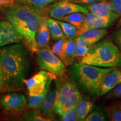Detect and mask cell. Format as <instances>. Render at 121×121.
I'll return each instance as SVG.
<instances>
[{
	"instance_id": "cell-8",
	"label": "cell",
	"mask_w": 121,
	"mask_h": 121,
	"mask_svg": "<svg viewBox=\"0 0 121 121\" xmlns=\"http://www.w3.org/2000/svg\"><path fill=\"white\" fill-rule=\"evenodd\" d=\"M53 74L42 70L38 72L31 78L25 79L24 82L28 87L29 96H35L43 93L45 89L48 81L51 78H56Z\"/></svg>"
},
{
	"instance_id": "cell-27",
	"label": "cell",
	"mask_w": 121,
	"mask_h": 121,
	"mask_svg": "<svg viewBox=\"0 0 121 121\" xmlns=\"http://www.w3.org/2000/svg\"><path fill=\"white\" fill-rule=\"evenodd\" d=\"M66 38L59 39L52 48V51L57 56L60 60H62L63 59V51H64V45Z\"/></svg>"
},
{
	"instance_id": "cell-7",
	"label": "cell",
	"mask_w": 121,
	"mask_h": 121,
	"mask_svg": "<svg viewBox=\"0 0 121 121\" xmlns=\"http://www.w3.org/2000/svg\"><path fill=\"white\" fill-rule=\"evenodd\" d=\"M78 12L87 13L90 11L85 6L67 0H60L54 3L48 9L50 16L57 20H60L66 15Z\"/></svg>"
},
{
	"instance_id": "cell-10",
	"label": "cell",
	"mask_w": 121,
	"mask_h": 121,
	"mask_svg": "<svg viewBox=\"0 0 121 121\" xmlns=\"http://www.w3.org/2000/svg\"><path fill=\"white\" fill-rule=\"evenodd\" d=\"M117 19L109 17H100L94 13H86L84 23L78 30V36L88 28H107L111 26Z\"/></svg>"
},
{
	"instance_id": "cell-4",
	"label": "cell",
	"mask_w": 121,
	"mask_h": 121,
	"mask_svg": "<svg viewBox=\"0 0 121 121\" xmlns=\"http://www.w3.org/2000/svg\"><path fill=\"white\" fill-rule=\"evenodd\" d=\"M114 68L100 67L85 63L76 62L71 70L72 75L85 93L100 96V90L104 78Z\"/></svg>"
},
{
	"instance_id": "cell-38",
	"label": "cell",
	"mask_w": 121,
	"mask_h": 121,
	"mask_svg": "<svg viewBox=\"0 0 121 121\" xmlns=\"http://www.w3.org/2000/svg\"><path fill=\"white\" fill-rule=\"evenodd\" d=\"M109 1V0H102V1Z\"/></svg>"
},
{
	"instance_id": "cell-12",
	"label": "cell",
	"mask_w": 121,
	"mask_h": 121,
	"mask_svg": "<svg viewBox=\"0 0 121 121\" xmlns=\"http://www.w3.org/2000/svg\"><path fill=\"white\" fill-rule=\"evenodd\" d=\"M57 96V88L48 90L43 103L39 109L44 117L50 121L56 113V104Z\"/></svg>"
},
{
	"instance_id": "cell-35",
	"label": "cell",
	"mask_w": 121,
	"mask_h": 121,
	"mask_svg": "<svg viewBox=\"0 0 121 121\" xmlns=\"http://www.w3.org/2000/svg\"><path fill=\"white\" fill-rule=\"evenodd\" d=\"M4 86H6L5 78L4 73L0 70V91L4 88Z\"/></svg>"
},
{
	"instance_id": "cell-22",
	"label": "cell",
	"mask_w": 121,
	"mask_h": 121,
	"mask_svg": "<svg viewBox=\"0 0 121 121\" xmlns=\"http://www.w3.org/2000/svg\"><path fill=\"white\" fill-rule=\"evenodd\" d=\"M47 22L50 34L53 40L57 41L59 39L66 38L61 27L57 20L51 18H48Z\"/></svg>"
},
{
	"instance_id": "cell-5",
	"label": "cell",
	"mask_w": 121,
	"mask_h": 121,
	"mask_svg": "<svg viewBox=\"0 0 121 121\" xmlns=\"http://www.w3.org/2000/svg\"><path fill=\"white\" fill-rule=\"evenodd\" d=\"M57 88L56 112L60 116L66 110L75 107L82 97L78 89L72 82L63 81L57 83Z\"/></svg>"
},
{
	"instance_id": "cell-1",
	"label": "cell",
	"mask_w": 121,
	"mask_h": 121,
	"mask_svg": "<svg viewBox=\"0 0 121 121\" xmlns=\"http://www.w3.org/2000/svg\"><path fill=\"white\" fill-rule=\"evenodd\" d=\"M6 19L22 37V42L30 52L39 50L37 33L44 15L40 10L26 4H15L8 7H0Z\"/></svg>"
},
{
	"instance_id": "cell-20",
	"label": "cell",
	"mask_w": 121,
	"mask_h": 121,
	"mask_svg": "<svg viewBox=\"0 0 121 121\" xmlns=\"http://www.w3.org/2000/svg\"><path fill=\"white\" fill-rule=\"evenodd\" d=\"M108 120L121 121V102H115L104 107Z\"/></svg>"
},
{
	"instance_id": "cell-23",
	"label": "cell",
	"mask_w": 121,
	"mask_h": 121,
	"mask_svg": "<svg viewBox=\"0 0 121 121\" xmlns=\"http://www.w3.org/2000/svg\"><path fill=\"white\" fill-rule=\"evenodd\" d=\"M76 49V57L82 58L87 53L91 47L87 45L85 39L80 36H78L75 39Z\"/></svg>"
},
{
	"instance_id": "cell-16",
	"label": "cell",
	"mask_w": 121,
	"mask_h": 121,
	"mask_svg": "<svg viewBox=\"0 0 121 121\" xmlns=\"http://www.w3.org/2000/svg\"><path fill=\"white\" fill-rule=\"evenodd\" d=\"M48 17L44 16L38 30L36 39L39 48H47L49 46L50 42V31L48 25Z\"/></svg>"
},
{
	"instance_id": "cell-25",
	"label": "cell",
	"mask_w": 121,
	"mask_h": 121,
	"mask_svg": "<svg viewBox=\"0 0 121 121\" xmlns=\"http://www.w3.org/2000/svg\"><path fill=\"white\" fill-rule=\"evenodd\" d=\"M107 115L105 112L100 109H96L92 110L86 116L84 121H105L108 120Z\"/></svg>"
},
{
	"instance_id": "cell-6",
	"label": "cell",
	"mask_w": 121,
	"mask_h": 121,
	"mask_svg": "<svg viewBox=\"0 0 121 121\" xmlns=\"http://www.w3.org/2000/svg\"><path fill=\"white\" fill-rule=\"evenodd\" d=\"M37 62L40 69L61 78L66 72V66L63 61L49 48H39L37 53Z\"/></svg>"
},
{
	"instance_id": "cell-33",
	"label": "cell",
	"mask_w": 121,
	"mask_h": 121,
	"mask_svg": "<svg viewBox=\"0 0 121 121\" xmlns=\"http://www.w3.org/2000/svg\"><path fill=\"white\" fill-rule=\"evenodd\" d=\"M67 1L73 2L75 3V4L86 5V4H91L95 2H101L102 0H67Z\"/></svg>"
},
{
	"instance_id": "cell-18",
	"label": "cell",
	"mask_w": 121,
	"mask_h": 121,
	"mask_svg": "<svg viewBox=\"0 0 121 121\" xmlns=\"http://www.w3.org/2000/svg\"><path fill=\"white\" fill-rule=\"evenodd\" d=\"M94 108L93 102L89 100L82 98L75 105L78 121H84L86 116Z\"/></svg>"
},
{
	"instance_id": "cell-32",
	"label": "cell",
	"mask_w": 121,
	"mask_h": 121,
	"mask_svg": "<svg viewBox=\"0 0 121 121\" xmlns=\"http://www.w3.org/2000/svg\"><path fill=\"white\" fill-rule=\"evenodd\" d=\"M113 11L119 15H121V0H109Z\"/></svg>"
},
{
	"instance_id": "cell-15",
	"label": "cell",
	"mask_w": 121,
	"mask_h": 121,
	"mask_svg": "<svg viewBox=\"0 0 121 121\" xmlns=\"http://www.w3.org/2000/svg\"><path fill=\"white\" fill-rule=\"evenodd\" d=\"M107 32L105 28H88L78 36L85 39L87 45L91 47L103 39Z\"/></svg>"
},
{
	"instance_id": "cell-29",
	"label": "cell",
	"mask_w": 121,
	"mask_h": 121,
	"mask_svg": "<svg viewBox=\"0 0 121 121\" xmlns=\"http://www.w3.org/2000/svg\"><path fill=\"white\" fill-rule=\"evenodd\" d=\"M24 120L26 121H50L44 117L41 113L37 111H31L24 114L23 117Z\"/></svg>"
},
{
	"instance_id": "cell-17",
	"label": "cell",
	"mask_w": 121,
	"mask_h": 121,
	"mask_svg": "<svg viewBox=\"0 0 121 121\" xmlns=\"http://www.w3.org/2000/svg\"><path fill=\"white\" fill-rule=\"evenodd\" d=\"M76 45L75 39L67 38L66 39L64 45L63 62L65 66H69L73 63L76 58Z\"/></svg>"
},
{
	"instance_id": "cell-24",
	"label": "cell",
	"mask_w": 121,
	"mask_h": 121,
	"mask_svg": "<svg viewBox=\"0 0 121 121\" xmlns=\"http://www.w3.org/2000/svg\"><path fill=\"white\" fill-rule=\"evenodd\" d=\"M57 22L61 27L65 37L67 38L75 39L78 36V30L75 26L67 22L60 21L57 20Z\"/></svg>"
},
{
	"instance_id": "cell-37",
	"label": "cell",
	"mask_w": 121,
	"mask_h": 121,
	"mask_svg": "<svg viewBox=\"0 0 121 121\" xmlns=\"http://www.w3.org/2000/svg\"><path fill=\"white\" fill-rule=\"evenodd\" d=\"M121 26V17L118 20V22L117 24V28H118V27Z\"/></svg>"
},
{
	"instance_id": "cell-9",
	"label": "cell",
	"mask_w": 121,
	"mask_h": 121,
	"mask_svg": "<svg viewBox=\"0 0 121 121\" xmlns=\"http://www.w3.org/2000/svg\"><path fill=\"white\" fill-rule=\"evenodd\" d=\"M22 41V37L7 20L0 22V47Z\"/></svg>"
},
{
	"instance_id": "cell-14",
	"label": "cell",
	"mask_w": 121,
	"mask_h": 121,
	"mask_svg": "<svg viewBox=\"0 0 121 121\" xmlns=\"http://www.w3.org/2000/svg\"><path fill=\"white\" fill-rule=\"evenodd\" d=\"M121 83V71L114 68L103 80L100 90V96L106 94Z\"/></svg>"
},
{
	"instance_id": "cell-34",
	"label": "cell",
	"mask_w": 121,
	"mask_h": 121,
	"mask_svg": "<svg viewBox=\"0 0 121 121\" xmlns=\"http://www.w3.org/2000/svg\"><path fill=\"white\" fill-rule=\"evenodd\" d=\"M15 4V0H0V7H8Z\"/></svg>"
},
{
	"instance_id": "cell-21",
	"label": "cell",
	"mask_w": 121,
	"mask_h": 121,
	"mask_svg": "<svg viewBox=\"0 0 121 121\" xmlns=\"http://www.w3.org/2000/svg\"><path fill=\"white\" fill-rule=\"evenodd\" d=\"M85 14L86 13H80V12L72 13L62 17L58 20L69 22L75 26L78 29V30H79L82 26L83 24L84 23Z\"/></svg>"
},
{
	"instance_id": "cell-31",
	"label": "cell",
	"mask_w": 121,
	"mask_h": 121,
	"mask_svg": "<svg viewBox=\"0 0 121 121\" xmlns=\"http://www.w3.org/2000/svg\"><path fill=\"white\" fill-rule=\"evenodd\" d=\"M111 39L121 51V26L118 27L112 34Z\"/></svg>"
},
{
	"instance_id": "cell-28",
	"label": "cell",
	"mask_w": 121,
	"mask_h": 121,
	"mask_svg": "<svg viewBox=\"0 0 121 121\" xmlns=\"http://www.w3.org/2000/svg\"><path fill=\"white\" fill-rule=\"evenodd\" d=\"M61 121H78V115L76 111L75 106L69 108L64 112L60 116Z\"/></svg>"
},
{
	"instance_id": "cell-36",
	"label": "cell",
	"mask_w": 121,
	"mask_h": 121,
	"mask_svg": "<svg viewBox=\"0 0 121 121\" xmlns=\"http://www.w3.org/2000/svg\"><path fill=\"white\" fill-rule=\"evenodd\" d=\"M16 1H17L18 4H25V2H26V0H16Z\"/></svg>"
},
{
	"instance_id": "cell-26",
	"label": "cell",
	"mask_w": 121,
	"mask_h": 121,
	"mask_svg": "<svg viewBox=\"0 0 121 121\" xmlns=\"http://www.w3.org/2000/svg\"><path fill=\"white\" fill-rule=\"evenodd\" d=\"M56 0H26L25 4L34 8L42 10Z\"/></svg>"
},
{
	"instance_id": "cell-2",
	"label": "cell",
	"mask_w": 121,
	"mask_h": 121,
	"mask_svg": "<svg viewBox=\"0 0 121 121\" xmlns=\"http://www.w3.org/2000/svg\"><path fill=\"white\" fill-rule=\"evenodd\" d=\"M29 52L22 42L0 47V70L7 87H16L24 84L30 66Z\"/></svg>"
},
{
	"instance_id": "cell-30",
	"label": "cell",
	"mask_w": 121,
	"mask_h": 121,
	"mask_svg": "<svg viewBox=\"0 0 121 121\" xmlns=\"http://www.w3.org/2000/svg\"><path fill=\"white\" fill-rule=\"evenodd\" d=\"M104 95H105V98L107 99L121 98V83Z\"/></svg>"
},
{
	"instance_id": "cell-13",
	"label": "cell",
	"mask_w": 121,
	"mask_h": 121,
	"mask_svg": "<svg viewBox=\"0 0 121 121\" xmlns=\"http://www.w3.org/2000/svg\"><path fill=\"white\" fill-rule=\"evenodd\" d=\"M90 13L100 17H109L118 19L119 15L114 13L109 1H104L84 5Z\"/></svg>"
},
{
	"instance_id": "cell-11",
	"label": "cell",
	"mask_w": 121,
	"mask_h": 121,
	"mask_svg": "<svg viewBox=\"0 0 121 121\" xmlns=\"http://www.w3.org/2000/svg\"><path fill=\"white\" fill-rule=\"evenodd\" d=\"M0 103L3 108L7 111L17 112L26 106V99L22 94L11 93L4 95Z\"/></svg>"
},
{
	"instance_id": "cell-3",
	"label": "cell",
	"mask_w": 121,
	"mask_h": 121,
	"mask_svg": "<svg viewBox=\"0 0 121 121\" xmlns=\"http://www.w3.org/2000/svg\"><path fill=\"white\" fill-rule=\"evenodd\" d=\"M79 62L105 68L121 67V51L109 38H105L92 45Z\"/></svg>"
},
{
	"instance_id": "cell-19",
	"label": "cell",
	"mask_w": 121,
	"mask_h": 121,
	"mask_svg": "<svg viewBox=\"0 0 121 121\" xmlns=\"http://www.w3.org/2000/svg\"><path fill=\"white\" fill-rule=\"evenodd\" d=\"M53 79L54 78H51L49 80V81L47 83V85L43 93L39 95H35V96H29L28 99V103L27 105L28 108L34 109H38L41 107L46 94L49 89L50 86H51V83H52Z\"/></svg>"
}]
</instances>
